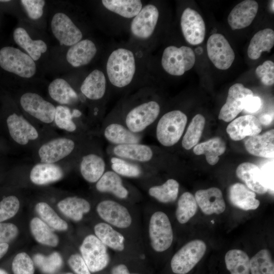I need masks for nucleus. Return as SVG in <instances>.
<instances>
[{"mask_svg": "<svg viewBox=\"0 0 274 274\" xmlns=\"http://www.w3.org/2000/svg\"><path fill=\"white\" fill-rule=\"evenodd\" d=\"M48 93L54 100L61 105H72L78 100L76 92L64 79L57 78L48 86Z\"/></svg>", "mask_w": 274, "mask_h": 274, "instance_id": "nucleus-35", "label": "nucleus"}, {"mask_svg": "<svg viewBox=\"0 0 274 274\" xmlns=\"http://www.w3.org/2000/svg\"><path fill=\"white\" fill-rule=\"evenodd\" d=\"M262 125L256 117L247 115L233 120L227 127L226 131L233 141H240L246 136L259 134Z\"/></svg>", "mask_w": 274, "mask_h": 274, "instance_id": "nucleus-21", "label": "nucleus"}, {"mask_svg": "<svg viewBox=\"0 0 274 274\" xmlns=\"http://www.w3.org/2000/svg\"><path fill=\"white\" fill-rule=\"evenodd\" d=\"M22 108L30 115L45 123L54 121L55 107L36 93L26 92L20 99Z\"/></svg>", "mask_w": 274, "mask_h": 274, "instance_id": "nucleus-12", "label": "nucleus"}, {"mask_svg": "<svg viewBox=\"0 0 274 274\" xmlns=\"http://www.w3.org/2000/svg\"><path fill=\"white\" fill-rule=\"evenodd\" d=\"M274 45V31L270 28L258 31L252 38L247 54L250 59H258L263 52H269Z\"/></svg>", "mask_w": 274, "mask_h": 274, "instance_id": "nucleus-34", "label": "nucleus"}, {"mask_svg": "<svg viewBox=\"0 0 274 274\" xmlns=\"http://www.w3.org/2000/svg\"><path fill=\"white\" fill-rule=\"evenodd\" d=\"M253 96L251 90L241 83H235L229 89L226 101L221 108L218 118L225 122L232 121L244 109L247 100Z\"/></svg>", "mask_w": 274, "mask_h": 274, "instance_id": "nucleus-11", "label": "nucleus"}, {"mask_svg": "<svg viewBox=\"0 0 274 274\" xmlns=\"http://www.w3.org/2000/svg\"><path fill=\"white\" fill-rule=\"evenodd\" d=\"M228 197L233 206L245 211L255 210L260 204L259 200L256 198L255 193L240 183L229 187Z\"/></svg>", "mask_w": 274, "mask_h": 274, "instance_id": "nucleus-26", "label": "nucleus"}, {"mask_svg": "<svg viewBox=\"0 0 274 274\" xmlns=\"http://www.w3.org/2000/svg\"><path fill=\"white\" fill-rule=\"evenodd\" d=\"M236 174L253 192L264 194L268 191L264 183L261 170L256 165L250 162H243L237 166Z\"/></svg>", "mask_w": 274, "mask_h": 274, "instance_id": "nucleus-25", "label": "nucleus"}, {"mask_svg": "<svg viewBox=\"0 0 274 274\" xmlns=\"http://www.w3.org/2000/svg\"><path fill=\"white\" fill-rule=\"evenodd\" d=\"M19 208L20 202L16 196L11 195L4 197L0 200V223L14 217Z\"/></svg>", "mask_w": 274, "mask_h": 274, "instance_id": "nucleus-49", "label": "nucleus"}, {"mask_svg": "<svg viewBox=\"0 0 274 274\" xmlns=\"http://www.w3.org/2000/svg\"><path fill=\"white\" fill-rule=\"evenodd\" d=\"M0 66L4 70L24 78H30L36 72L35 61L20 50L6 46L0 49Z\"/></svg>", "mask_w": 274, "mask_h": 274, "instance_id": "nucleus-5", "label": "nucleus"}, {"mask_svg": "<svg viewBox=\"0 0 274 274\" xmlns=\"http://www.w3.org/2000/svg\"><path fill=\"white\" fill-rule=\"evenodd\" d=\"M247 151L255 156L273 158L274 155V130L271 129L261 135L249 138L245 141Z\"/></svg>", "mask_w": 274, "mask_h": 274, "instance_id": "nucleus-27", "label": "nucleus"}, {"mask_svg": "<svg viewBox=\"0 0 274 274\" xmlns=\"http://www.w3.org/2000/svg\"><path fill=\"white\" fill-rule=\"evenodd\" d=\"M251 274H274V264L269 250L258 252L250 261Z\"/></svg>", "mask_w": 274, "mask_h": 274, "instance_id": "nucleus-45", "label": "nucleus"}, {"mask_svg": "<svg viewBox=\"0 0 274 274\" xmlns=\"http://www.w3.org/2000/svg\"><path fill=\"white\" fill-rule=\"evenodd\" d=\"M13 37L16 44L23 49L34 61L39 59L42 54L47 50V44L44 41L32 40L23 27L16 28L13 31Z\"/></svg>", "mask_w": 274, "mask_h": 274, "instance_id": "nucleus-31", "label": "nucleus"}, {"mask_svg": "<svg viewBox=\"0 0 274 274\" xmlns=\"http://www.w3.org/2000/svg\"><path fill=\"white\" fill-rule=\"evenodd\" d=\"M261 106V100L258 96L250 97L247 101L244 110L249 113H255L258 111Z\"/></svg>", "mask_w": 274, "mask_h": 274, "instance_id": "nucleus-55", "label": "nucleus"}, {"mask_svg": "<svg viewBox=\"0 0 274 274\" xmlns=\"http://www.w3.org/2000/svg\"><path fill=\"white\" fill-rule=\"evenodd\" d=\"M97 49L94 43L88 39L81 40L68 49L66 55L67 62L77 67L88 64L95 56Z\"/></svg>", "mask_w": 274, "mask_h": 274, "instance_id": "nucleus-24", "label": "nucleus"}, {"mask_svg": "<svg viewBox=\"0 0 274 274\" xmlns=\"http://www.w3.org/2000/svg\"><path fill=\"white\" fill-rule=\"evenodd\" d=\"M110 274H141L138 272H131L128 266L123 263L114 265L111 268Z\"/></svg>", "mask_w": 274, "mask_h": 274, "instance_id": "nucleus-56", "label": "nucleus"}, {"mask_svg": "<svg viewBox=\"0 0 274 274\" xmlns=\"http://www.w3.org/2000/svg\"><path fill=\"white\" fill-rule=\"evenodd\" d=\"M75 148V143L71 139L58 138L43 145L39 149L41 162L54 163L71 154Z\"/></svg>", "mask_w": 274, "mask_h": 274, "instance_id": "nucleus-16", "label": "nucleus"}, {"mask_svg": "<svg viewBox=\"0 0 274 274\" xmlns=\"http://www.w3.org/2000/svg\"><path fill=\"white\" fill-rule=\"evenodd\" d=\"M57 207L66 217L75 221H80L84 214L91 210L90 203L85 199L77 196H71L59 201Z\"/></svg>", "mask_w": 274, "mask_h": 274, "instance_id": "nucleus-33", "label": "nucleus"}, {"mask_svg": "<svg viewBox=\"0 0 274 274\" xmlns=\"http://www.w3.org/2000/svg\"><path fill=\"white\" fill-rule=\"evenodd\" d=\"M11 269L13 274H34V262L26 253H19L12 261Z\"/></svg>", "mask_w": 274, "mask_h": 274, "instance_id": "nucleus-48", "label": "nucleus"}, {"mask_svg": "<svg viewBox=\"0 0 274 274\" xmlns=\"http://www.w3.org/2000/svg\"><path fill=\"white\" fill-rule=\"evenodd\" d=\"M10 248L9 244H0V260L7 254Z\"/></svg>", "mask_w": 274, "mask_h": 274, "instance_id": "nucleus-58", "label": "nucleus"}, {"mask_svg": "<svg viewBox=\"0 0 274 274\" xmlns=\"http://www.w3.org/2000/svg\"><path fill=\"white\" fill-rule=\"evenodd\" d=\"M35 210L41 220L51 228L60 231L68 229L66 222L61 219L48 203L38 202L35 206Z\"/></svg>", "mask_w": 274, "mask_h": 274, "instance_id": "nucleus-43", "label": "nucleus"}, {"mask_svg": "<svg viewBox=\"0 0 274 274\" xmlns=\"http://www.w3.org/2000/svg\"><path fill=\"white\" fill-rule=\"evenodd\" d=\"M74 117L72 111L67 107L59 105L55 107L54 121L59 128L68 132L75 131L77 126L73 120Z\"/></svg>", "mask_w": 274, "mask_h": 274, "instance_id": "nucleus-47", "label": "nucleus"}, {"mask_svg": "<svg viewBox=\"0 0 274 274\" xmlns=\"http://www.w3.org/2000/svg\"><path fill=\"white\" fill-rule=\"evenodd\" d=\"M133 53L125 48H118L109 56L107 63V73L114 86L122 88L129 85L135 72Z\"/></svg>", "mask_w": 274, "mask_h": 274, "instance_id": "nucleus-3", "label": "nucleus"}, {"mask_svg": "<svg viewBox=\"0 0 274 274\" xmlns=\"http://www.w3.org/2000/svg\"><path fill=\"white\" fill-rule=\"evenodd\" d=\"M68 264L76 274H91L83 258L78 254L71 255Z\"/></svg>", "mask_w": 274, "mask_h": 274, "instance_id": "nucleus-53", "label": "nucleus"}, {"mask_svg": "<svg viewBox=\"0 0 274 274\" xmlns=\"http://www.w3.org/2000/svg\"><path fill=\"white\" fill-rule=\"evenodd\" d=\"M194 197L197 205L206 215L220 214L225 210L222 193L218 188L199 190L196 192Z\"/></svg>", "mask_w": 274, "mask_h": 274, "instance_id": "nucleus-22", "label": "nucleus"}, {"mask_svg": "<svg viewBox=\"0 0 274 274\" xmlns=\"http://www.w3.org/2000/svg\"><path fill=\"white\" fill-rule=\"evenodd\" d=\"M206 120L203 115H196L192 119L182 141V146L190 150L196 146L202 135Z\"/></svg>", "mask_w": 274, "mask_h": 274, "instance_id": "nucleus-42", "label": "nucleus"}, {"mask_svg": "<svg viewBox=\"0 0 274 274\" xmlns=\"http://www.w3.org/2000/svg\"><path fill=\"white\" fill-rule=\"evenodd\" d=\"M0 274H9V273L5 268L0 267Z\"/></svg>", "mask_w": 274, "mask_h": 274, "instance_id": "nucleus-59", "label": "nucleus"}, {"mask_svg": "<svg viewBox=\"0 0 274 274\" xmlns=\"http://www.w3.org/2000/svg\"><path fill=\"white\" fill-rule=\"evenodd\" d=\"M159 17L158 9L149 4L142 8L133 18L130 25L132 33L135 37L146 39L153 33Z\"/></svg>", "mask_w": 274, "mask_h": 274, "instance_id": "nucleus-15", "label": "nucleus"}, {"mask_svg": "<svg viewBox=\"0 0 274 274\" xmlns=\"http://www.w3.org/2000/svg\"><path fill=\"white\" fill-rule=\"evenodd\" d=\"M101 3L107 9L127 18L134 17L142 8L140 0H102Z\"/></svg>", "mask_w": 274, "mask_h": 274, "instance_id": "nucleus-40", "label": "nucleus"}, {"mask_svg": "<svg viewBox=\"0 0 274 274\" xmlns=\"http://www.w3.org/2000/svg\"><path fill=\"white\" fill-rule=\"evenodd\" d=\"M207 246L200 239L191 241L182 247L170 261L172 271L176 274H186L192 270L204 255Z\"/></svg>", "mask_w": 274, "mask_h": 274, "instance_id": "nucleus-7", "label": "nucleus"}, {"mask_svg": "<svg viewBox=\"0 0 274 274\" xmlns=\"http://www.w3.org/2000/svg\"><path fill=\"white\" fill-rule=\"evenodd\" d=\"M33 261L39 269L45 274H54L62 266L63 260L61 255L56 252L48 256L38 253L33 257Z\"/></svg>", "mask_w": 274, "mask_h": 274, "instance_id": "nucleus-46", "label": "nucleus"}, {"mask_svg": "<svg viewBox=\"0 0 274 274\" xmlns=\"http://www.w3.org/2000/svg\"><path fill=\"white\" fill-rule=\"evenodd\" d=\"M256 76L261 83L266 86L274 84V63L271 60H266L258 66L255 70Z\"/></svg>", "mask_w": 274, "mask_h": 274, "instance_id": "nucleus-50", "label": "nucleus"}, {"mask_svg": "<svg viewBox=\"0 0 274 274\" xmlns=\"http://www.w3.org/2000/svg\"><path fill=\"white\" fill-rule=\"evenodd\" d=\"M250 259L244 251L232 249L225 256V262L230 274H250Z\"/></svg>", "mask_w": 274, "mask_h": 274, "instance_id": "nucleus-39", "label": "nucleus"}, {"mask_svg": "<svg viewBox=\"0 0 274 274\" xmlns=\"http://www.w3.org/2000/svg\"><path fill=\"white\" fill-rule=\"evenodd\" d=\"M208 57L215 66L221 70L228 69L235 59V53L225 37L221 33H214L207 44Z\"/></svg>", "mask_w": 274, "mask_h": 274, "instance_id": "nucleus-10", "label": "nucleus"}, {"mask_svg": "<svg viewBox=\"0 0 274 274\" xmlns=\"http://www.w3.org/2000/svg\"><path fill=\"white\" fill-rule=\"evenodd\" d=\"M160 111L159 104L154 100L142 103L127 113L124 124L132 132L141 134L155 121Z\"/></svg>", "mask_w": 274, "mask_h": 274, "instance_id": "nucleus-9", "label": "nucleus"}, {"mask_svg": "<svg viewBox=\"0 0 274 274\" xmlns=\"http://www.w3.org/2000/svg\"><path fill=\"white\" fill-rule=\"evenodd\" d=\"M104 159L95 153L87 154L82 158L80 171L82 177L90 183H96L106 172Z\"/></svg>", "mask_w": 274, "mask_h": 274, "instance_id": "nucleus-28", "label": "nucleus"}, {"mask_svg": "<svg viewBox=\"0 0 274 274\" xmlns=\"http://www.w3.org/2000/svg\"><path fill=\"white\" fill-rule=\"evenodd\" d=\"M63 177V170L59 165L42 162L36 164L29 175L31 182L38 185H45L58 181Z\"/></svg>", "mask_w": 274, "mask_h": 274, "instance_id": "nucleus-30", "label": "nucleus"}, {"mask_svg": "<svg viewBox=\"0 0 274 274\" xmlns=\"http://www.w3.org/2000/svg\"><path fill=\"white\" fill-rule=\"evenodd\" d=\"M197 203L193 195L189 192L183 193L179 198L176 211V217L179 223H187L196 214Z\"/></svg>", "mask_w": 274, "mask_h": 274, "instance_id": "nucleus-41", "label": "nucleus"}, {"mask_svg": "<svg viewBox=\"0 0 274 274\" xmlns=\"http://www.w3.org/2000/svg\"><path fill=\"white\" fill-rule=\"evenodd\" d=\"M106 90L105 76L98 70L92 71L84 79L80 87L81 92L85 97L94 100L102 98Z\"/></svg>", "mask_w": 274, "mask_h": 274, "instance_id": "nucleus-32", "label": "nucleus"}, {"mask_svg": "<svg viewBox=\"0 0 274 274\" xmlns=\"http://www.w3.org/2000/svg\"><path fill=\"white\" fill-rule=\"evenodd\" d=\"M195 62V55L193 50L187 46L179 48L169 46L163 51L161 65L168 74L179 76L191 69Z\"/></svg>", "mask_w": 274, "mask_h": 274, "instance_id": "nucleus-6", "label": "nucleus"}, {"mask_svg": "<svg viewBox=\"0 0 274 274\" xmlns=\"http://www.w3.org/2000/svg\"><path fill=\"white\" fill-rule=\"evenodd\" d=\"M145 244L148 252L162 253L172 246L174 232L168 216L161 211L148 214L145 223Z\"/></svg>", "mask_w": 274, "mask_h": 274, "instance_id": "nucleus-1", "label": "nucleus"}, {"mask_svg": "<svg viewBox=\"0 0 274 274\" xmlns=\"http://www.w3.org/2000/svg\"><path fill=\"white\" fill-rule=\"evenodd\" d=\"M20 2L30 18L37 20L42 17L45 4V1L21 0Z\"/></svg>", "mask_w": 274, "mask_h": 274, "instance_id": "nucleus-51", "label": "nucleus"}, {"mask_svg": "<svg viewBox=\"0 0 274 274\" xmlns=\"http://www.w3.org/2000/svg\"><path fill=\"white\" fill-rule=\"evenodd\" d=\"M96 212L104 222L123 233L128 238L129 231H133L136 219L133 211L124 202L108 198L99 201L96 207Z\"/></svg>", "mask_w": 274, "mask_h": 274, "instance_id": "nucleus-2", "label": "nucleus"}, {"mask_svg": "<svg viewBox=\"0 0 274 274\" xmlns=\"http://www.w3.org/2000/svg\"><path fill=\"white\" fill-rule=\"evenodd\" d=\"M111 152L113 156L145 165L150 164L154 156L150 146L141 143L113 146Z\"/></svg>", "mask_w": 274, "mask_h": 274, "instance_id": "nucleus-17", "label": "nucleus"}, {"mask_svg": "<svg viewBox=\"0 0 274 274\" xmlns=\"http://www.w3.org/2000/svg\"><path fill=\"white\" fill-rule=\"evenodd\" d=\"M273 120V116L265 114L261 115L258 119L259 122L262 125H268L270 124Z\"/></svg>", "mask_w": 274, "mask_h": 274, "instance_id": "nucleus-57", "label": "nucleus"}, {"mask_svg": "<svg viewBox=\"0 0 274 274\" xmlns=\"http://www.w3.org/2000/svg\"><path fill=\"white\" fill-rule=\"evenodd\" d=\"M95 188L100 193L112 194L122 200L128 199L130 195L129 190L124 184L122 177L112 170L105 172L96 183Z\"/></svg>", "mask_w": 274, "mask_h": 274, "instance_id": "nucleus-23", "label": "nucleus"}, {"mask_svg": "<svg viewBox=\"0 0 274 274\" xmlns=\"http://www.w3.org/2000/svg\"><path fill=\"white\" fill-rule=\"evenodd\" d=\"M259 6L254 0H245L236 5L230 12L228 23L233 30L249 26L255 18Z\"/></svg>", "mask_w": 274, "mask_h": 274, "instance_id": "nucleus-20", "label": "nucleus"}, {"mask_svg": "<svg viewBox=\"0 0 274 274\" xmlns=\"http://www.w3.org/2000/svg\"><path fill=\"white\" fill-rule=\"evenodd\" d=\"M187 122L185 113L173 110L164 114L159 120L156 127V137L163 146L176 145L182 138Z\"/></svg>", "mask_w": 274, "mask_h": 274, "instance_id": "nucleus-4", "label": "nucleus"}, {"mask_svg": "<svg viewBox=\"0 0 274 274\" xmlns=\"http://www.w3.org/2000/svg\"><path fill=\"white\" fill-rule=\"evenodd\" d=\"M19 234V229L14 223L7 222L0 223V244H9Z\"/></svg>", "mask_w": 274, "mask_h": 274, "instance_id": "nucleus-52", "label": "nucleus"}, {"mask_svg": "<svg viewBox=\"0 0 274 274\" xmlns=\"http://www.w3.org/2000/svg\"><path fill=\"white\" fill-rule=\"evenodd\" d=\"M94 235L108 248L118 253L128 252L129 238L123 233L105 222L96 223Z\"/></svg>", "mask_w": 274, "mask_h": 274, "instance_id": "nucleus-18", "label": "nucleus"}, {"mask_svg": "<svg viewBox=\"0 0 274 274\" xmlns=\"http://www.w3.org/2000/svg\"><path fill=\"white\" fill-rule=\"evenodd\" d=\"M112 170L121 177L138 178L143 174L141 165L119 157L112 156L110 159Z\"/></svg>", "mask_w": 274, "mask_h": 274, "instance_id": "nucleus-44", "label": "nucleus"}, {"mask_svg": "<svg viewBox=\"0 0 274 274\" xmlns=\"http://www.w3.org/2000/svg\"><path fill=\"white\" fill-rule=\"evenodd\" d=\"M7 124L11 138L20 145H26L30 141L35 140L39 137L36 128L22 116L16 113L8 117Z\"/></svg>", "mask_w": 274, "mask_h": 274, "instance_id": "nucleus-19", "label": "nucleus"}, {"mask_svg": "<svg viewBox=\"0 0 274 274\" xmlns=\"http://www.w3.org/2000/svg\"><path fill=\"white\" fill-rule=\"evenodd\" d=\"M30 229L37 242L44 245L56 247L59 243L57 235L42 220L38 217L31 219Z\"/></svg>", "mask_w": 274, "mask_h": 274, "instance_id": "nucleus-38", "label": "nucleus"}, {"mask_svg": "<svg viewBox=\"0 0 274 274\" xmlns=\"http://www.w3.org/2000/svg\"><path fill=\"white\" fill-rule=\"evenodd\" d=\"M226 148L225 143L221 138L214 137L197 144L193 148V152L196 155L204 154L208 163L213 165L217 163L219 157L225 152Z\"/></svg>", "mask_w": 274, "mask_h": 274, "instance_id": "nucleus-36", "label": "nucleus"}, {"mask_svg": "<svg viewBox=\"0 0 274 274\" xmlns=\"http://www.w3.org/2000/svg\"><path fill=\"white\" fill-rule=\"evenodd\" d=\"M179 191V184L173 179H168L161 185L152 186L148 189L150 196L163 203L175 201L178 198Z\"/></svg>", "mask_w": 274, "mask_h": 274, "instance_id": "nucleus-37", "label": "nucleus"}, {"mask_svg": "<svg viewBox=\"0 0 274 274\" xmlns=\"http://www.w3.org/2000/svg\"><path fill=\"white\" fill-rule=\"evenodd\" d=\"M182 32L185 40L192 45L203 42L206 35V25L201 16L195 10L186 8L181 18Z\"/></svg>", "mask_w": 274, "mask_h": 274, "instance_id": "nucleus-14", "label": "nucleus"}, {"mask_svg": "<svg viewBox=\"0 0 274 274\" xmlns=\"http://www.w3.org/2000/svg\"><path fill=\"white\" fill-rule=\"evenodd\" d=\"M51 28L60 45L72 46L81 40L83 35L71 19L61 12L55 13L51 20Z\"/></svg>", "mask_w": 274, "mask_h": 274, "instance_id": "nucleus-13", "label": "nucleus"}, {"mask_svg": "<svg viewBox=\"0 0 274 274\" xmlns=\"http://www.w3.org/2000/svg\"><path fill=\"white\" fill-rule=\"evenodd\" d=\"M265 186L271 193H273V163L270 161L260 168Z\"/></svg>", "mask_w": 274, "mask_h": 274, "instance_id": "nucleus-54", "label": "nucleus"}, {"mask_svg": "<svg viewBox=\"0 0 274 274\" xmlns=\"http://www.w3.org/2000/svg\"><path fill=\"white\" fill-rule=\"evenodd\" d=\"M107 248L94 234L84 238L80 247L81 256L91 272L100 271L109 265L110 257Z\"/></svg>", "mask_w": 274, "mask_h": 274, "instance_id": "nucleus-8", "label": "nucleus"}, {"mask_svg": "<svg viewBox=\"0 0 274 274\" xmlns=\"http://www.w3.org/2000/svg\"><path fill=\"white\" fill-rule=\"evenodd\" d=\"M62 274H73V273H72V272H65V273H62Z\"/></svg>", "mask_w": 274, "mask_h": 274, "instance_id": "nucleus-60", "label": "nucleus"}, {"mask_svg": "<svg viewBox=\"0 0 274 274\" xmlns=\"http://www.w3.org/2000/svg\"><path fill=\"white\" fill-rule=\"evenodd\" d=\"M105 139L113 146L140 143L141 134L130 131L124 124L112 122L108 124L103 132Z\"/></svg>", "mask_w": 274, "mask_h": 274, "instance_id": "nucleus-29", "label": "nucleus"}]
</instances>
